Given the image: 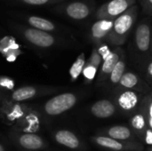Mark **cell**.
<instances>
[{
  "instance_id": "7402d4cb",
  "label": "cell",
  "mask_w": 152,
  "mask_h": 151,
  "mask_svg": "<svg viewBox=\"0 0 152 151\" xmlns=\"http://www.w3.org/2000/svg\"><path fill=\"white\" fill-rule=\"evenodd\" d=\"M97 70H98V69H96L95 67H94L93 65H91L90 63L87 62V64L85 65V68L83 69V74L87 80L92 81L93 79H94V77L96 76Z\"/></svg>"
},
{
  "instance_id": "8992f818",
  "label": "cell",
  "mask_w": 152,
  "mask_h": 151,
  "mask_svg": "<svg viewBox=\"0 0 152 151\" xmlns=\"http://www.w3.org/2000/svg\"><path fill=\"white\" fill-rule=\"evenodd\" d=\"M77 101V98L71 93L59 94L49 101L45 105V112L50 116H57L72 109Z\"/></svg>"
},
{
  "instance_id": "5b68a950",
  "label": "cell",
  "mask_w": 152,
  "mask_h": 151,
  "mask_svg": "<svg viewBox=\"0 0 152 151\" xmlns=\"http://www.w3.org/2000/svg\"><path fill=\"white\" fill-rule=\"evenodd\" d=\"M92 141L100 148L108 151H143L145 148L141 142H121L102 135L92 137Z\"/></svg>"
},
{
  "instance_id": "ba28073f",
  "label": "cell",
  "mask_w": 152,
  "mask_h": 151,
  "mask_svg": "<svg viewBox=\"0 0 152 151\" xmlns=\"http://www.w3.org/2000/svg\"><path fill=\"white\" fill-rule=\"evenodd\" d=\"M126 53V51L121 47H115L111 53L102 61L101 65L100 73L98 76V83L99 84H106L110 73L112 72L114 67L118 62L120 58Z\"/></svg>"
},
{
  "instance_id": "52a82bcc",
  "label": "cell",
  "mask_w": 152,
  "mask_h": 151,
  "mask_svg": "<svg viewBox=\"0 0 152 151\" xmlns=\"http://www.w3.org/2000/svg\"><path fill=\"white\" fill-rule=\"evenodd\" d=\"M116 89L131 90L137 93H141L145 95L152 91L151 87L142 77V76L131 70L126 71V73L123 75Z\"/></svg>"
},
{
  "instance_id": "ffe728a7",
  "label": "cell",
  "mask_w": 152,
  "mask_h": 151,
  "mask_svg": "<svg viewBox=\"0 0 152 151\" xmlns=\"http://www.w3.org/2000/svg\"><path fill=\"white\" fill-rule=\"evenodd\" d=\"M86 65V58H85V54L81 53L77 59L76 60V61L73 63V65L71 66L70 69H69V75L70 77L73 81L77 80V77L80 76V74L83 72V69L85 68Z\"/></svg>"
},
{
  "instance_id": "ac0fdd59",
  "label": "cell",
  "mask_w": 152,
  "mask_h": 151,
  "mask_svg": "<svg viewBox=\"0 0 152 151\" xmlns=\"http://www.w3.org/2000/svg\"><path fill=\"white\" fill-rule=\"evenodd\" d=\"M36 93V88L32 86H24L15 90L12 94V99L15 101H23L33 98Z\"/></svg>"
},
{
  "instance_id": "4316f807",
  "label": "cell",
  "mask_w": 152,
  "mask_h": 151,
  "mask_svg": "<svg viewBox=\"0 0 152 151\" xmlns=\"http://www.w3.org/2000/svg\"><path fill=\"white\" fill-rule=\"evenodd\" d=\"M26 4H34V5H41L46 4L49 0H23Z\"/></svg>"
},
{
  "instance_id": "e0dca14e",
  "label": "cell",
  "mask_w": 152,
  "mask_h": 151,
  "mask_svg": "<svg viewBox=\"0 0 152 151\" xmlns=\"http://www.w3.org/2000/svg\"><path fill=\"white\" fill-rule=\"evenodd\" d=\"M19 142L22 148L28 150H40L44 145V142L41 139V137H39L37 134L31 133L21 135L19 139Z\"/></svg>"
},
{
  "instance_id": "9c48e42d",
  "label": "cell",
  "mask_w": 152,
  "mask_h": 151,
  "mask_svg": "<svg viewBox=\"0 0 152 151\" xmlns=\"http://www.w3.org/2000/svg\"><path fill=\"white\" fill-rule=\"evenodd\" d=\"M98 135L107 136L121 142H139L138 138L129 126L121 125L106 127L101 130Z\"/></svg>"
},
{
  "instance_id": "277c9868",
  "label": "cell",
  "mask_w": 152,
  "mask_h": 151,
  "mask_svg": "<svg viewBox=\"0 0 152 151\" xmlns=\"http://www.w3.org/2000/svg\"><path fill=\"white\" fill-rule=\"evenodd\" d=\"M136 1L137 0H110L97 10L96 18L98 20H115L130 7L136 4Z\"/></svg>"
},
{
  "instance_id": "484cf974",
  "label": "cell",
  "mask_w": 152,
  "mask_h": 151,
  "mask_svg": "<svg viewBox=\"0 0 152 151\" xmlns=\"http://www.w3.org/2000/svg\"><path fill=\"white\" fill-rule=\"evenodd\" d=\"M0 86L11 90V89H12L14 87V82L9 77H0Z\"/></svg>"
},
{
  "instance_id": "83f0119b",
  "label": "cell",
  "mask_w": 152,
  "mask_h": 151,
  "mask_svg": "<svg viewBox=\"0 0 152 151\" xmlns=\"http://www.w3.org/2000/svg\"><path fill=\"white\" fill-rule=\"evenodd\" d=\"M0 151H4V148H3L2 145H0Z\"/></svg>"
},
{
  "instance_id": "3957f363",
  "label": "cell",
  "mask_w": 152,
  "mask_h": 151,
  "mask_svg": "<svg viewBox=\"0 0 152 151\" xmlns=\"http://www.w3.org/2000/svg\"><path fill=\"white\" fill-rule=\"evenodd\" d=\"M113 100L119 113L124 116H132L138 109L145 96L141 93H137L126 89H115L113 91Z\"/></svg>"
},
{
  "instance_id": "6da1fadb",
  "label": "cell",
  "mask_w": 152,
  "mask_h": 151,
  "mask_svg": "<svg viewBox=\"0 0 152 151\" xmlns=\"http://www.w3.org/2000/svg\"><path fill=\"white\" fill-rule=\"evenodd\" d=\"M151 18H143L135 24L128 44L129 58L141 75L145 65L151 58Z\"/></svg>"
},
{
  "instance_id": "8fae6325",
  "label": "cell",
  "mask_w": 152,
  "mask_h": 151,
  "mask_svg": "<svg viewBox=\"0 0 152 151\" xmlns=\"http://www.w3.org/2000/svg\"><path fill=\"white\" fill-rule=\"evenodd\" d=\"M113 23L114 20H98L94 23L91 28V37L97 45L106 42V39L112 29Z\"/></svg>"
},
{
  "instance_id": "4fadbf2b",
  "label": "cell",
  "mask_w": 152,
  "mask_h": 151,
  "mask_svg": "<svg viewBox=\"0 0 152 151\" xmlns=\"http://www.w3.org/2000/svg\"><path fill=\"white\" fill-rule=\"evenodd\" d=\"M139 110L143 116L147 130H148V139H147V144L148 146H152V91L146 94L140 106Z\"/></svg>"
},
{
  "instance_id": "5bb4252c",
  "label": "cell",
  "mask_w": 152,
  "mask_h": 151,
  "mask_svg": "<svg viewBox=\"0 0 152 151\" xmlns=\"http://www.w3.org/2000/svg\"><path fill=\"white\" fill-rule=\"evenodd\" d=\"M126 68H127V57H126V53H125L120 58V60L116 64V66L114 67V69H113L112 72L110 73L109 79L107 81L109 87L112 91H114L118 87V85L120 79L122 78L123 75L126 71Z\"/></svg>"
},
{
  "instance_id": "2e32d148",
  "label": "cell",
  "mask_w": 152,
  "mask_h": 151,
  "mask_svg": "<svg viewBox=\"0 0 152 151\" xmlns=\"http://www.w3.org/2000/svg\"><path fill=\"white\" fill-rule=\"evenodd\" d=\"M55 140L59 144L72 150L78 149L81 145L80 141L76 134L67 130H61L57 132L55 134Z\"/></svg>"
},
{
  "instance_id": "9a60e30c",
  "label": "cell",
  "mask_w": 152,
  "mask_h": 151,
  "mask_svg": "<svg viewBox=\"0 0 152 151\" xmlns=\"http://www.w3.org/2000/svg\"><path fill=\"white\" fill-rule=\"evenodd\" d=\"M67 14L75 20H83L89 16L91 8L89 4L83 2H74L69 4L66 8Z\"/></svg>"
},
{
  "instance_id": "f546056e",
  "label": "cell",
  "mask_w": 152,
  "mask_h": 151,
  "mask_svg": "<svg viewBox=\"0 0 152 151\" xmlns=\"http://www.w3.org/2000/svg\"><path fill=\"white\" fill-rule=\"evenodd\" d=\"M147 151H152V146L151 147V148H150V149H149V150H148Z\"/></svg>"
},
{
  "instance_id": "f1b7e54d",
  "label": "cell",
  "mask_w": 152,
  "mask_h": 151,
  "mask_svg": "<svg viewBox=\"0 0 152 151\" xmlns=\"http://www.w3.org/2000/svg\"><path fill=\"white\" fill-rule=\"evenodd\" d=\"M151 57H152V33H151Z\"/></svg>"
},
{
  "instance_id": "d4e9b609",
  "label": "cell",
  "mask_w": 152,
  "mask_h": 151,
  "mask_svg": "<svg viewBox=\"0 0 152 151\" xmlns=\"http://www.w3.org/2000/svg\"><path fill=\"white\" fill-rule=\"evenodd\" d=\"M142 12L146 15L152 16V0H139Z\"/></svg>"
},
{
  "instance_id": "7a4b0ae2",
  "label": "cell",
  "mask_w": 152,
  "mask_h": 151,
  "mask_svg": "<svg viewBox=\"0 0 152 151\" xmlns=\"http://www.w3.org/2000/svg\"><path fill=\"white\" fill-rule=\"evenodd\" d=\"M138 13L139 6L134 4L114 20L112 29L106 39L108 44L114 48L125 44L135 27Z\"/></svg>"
},
{
  "instance_id": "44dd1931",
  "label": "cell",
  "mask_w": 152,
  "mask_h": 151,
  "mask_svg": "<svg viewBox=\"0 0 152 151\" xmlns=\"http://www.w3.org/2000/svg\"><path fill=\"white\" fill-rule=\"evenodd\" d=\"M142 77L149 84L152 88V57L145 65L143 71L142 73Z\"/></svg>"
},
{
  "instance_id": "7c38bea8",
  "label": "cell",
  "mask_w": 152,
  "mask_h": 151,
  "mask_svg": "<svg viewBox=\"0 0 152 151\" xmlns=\"http://www.w3.org/2000/svg\"><path fill=\"white\" fill-rule=\"evenodd\" d=\"M24 35L28 42L39 47H49L54 43V38L52 35L37 28H28Z\"/></svg>"
},
{
  "instance_id": "d6986e66",
  "label": "cell",
  "mask_w": 152,
  "mask_h": 151,
  "mask_svg": "<svg viewBox=\"0 0 152 151\" xmlns=\"http://www.w3.org/2000/svg\"><path fill=\"white\" fill-rule=\"evenodd\" d=\"M28 23L37 29L43 30V31H51L54 29V25L53 24V22L44 18L31 16L28 18Z\"/></svg>"
},
{
  "instance_id": "cb8c5ba5",
  "label": "cell",
  "mask_w": 152,
  "mask_h": 151,
  "mask_svg": "<svg viewBox=\"0 0 152 151\" xmlns=\"http://www.w3.org/2000/svg\"><path fill=\"white\" fill-rule=\"evenodd\" d=\"M96 49H97L99 54L101 55V57H102V61H103L111 53V52H112V50L110 48V45H109L108 44H106L105 42H103V43L98 44V46H97Z\"/></svg>"
},
{
  "instance_id": "603a6c76",
  "label": "cell",
  "mask_w": 152,
  "mask_h": 151,
  "mask_svg": "<svg viewBox=\"0 0 152 151\" xmlns=\"http://www.w3.org/2000/svg\"><path fill=\"white\" fill-rule=\"evenodd\" d=\"M88 63H90L91 65H93L94 67H95L96 69H99V67L102 65V59L101 57V55L99 54L98 51L96 48H94L92 52V54L88 60Z\"/></svg>"
},
{
  "instance_id": "30bf717a",
  "label": "cell",
  "mask_w": 152,
  "mask_h": 151,
  "mask_svg": "<svg viewBox=\"0 0 152 151\" xmlns=\"http://www.w3.org/2000/svg\"><path fill=\"white\" fill-rule=\"evenodd\" d=\"M90 110L93 116L98 118H109L119 113L112 100L108 99L100 100L94 102L92 105Z\"/></svg>"
}]
</instances>
